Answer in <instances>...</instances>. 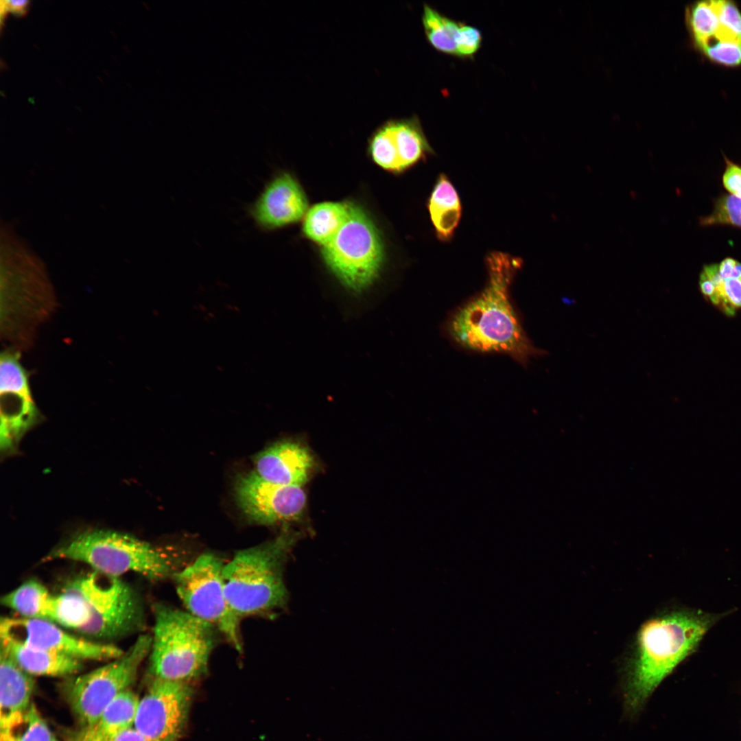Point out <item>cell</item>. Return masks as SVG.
Returning <instances> with one entry per match:
<instances>
[{"label":"cell","instance_id":"cell-30","mask_svg":"<svg viewBox=\"0 0 741 741\" xmlns=\"http://www.w3.org/2000/svg\"><path fill=\"white\" fill-rule=\"evenodd\" d=\"M711 301L720 305L725 313L733 314L736 309L741 307V278L723 280Z\"/></svg>","mask_w":741,"mask_h":741},{"label":"cell","instance_id":"cell-18","mask_svg":"<svg viewBox=\"0 0 741 741\" xmlns=\"http://www.w3.org/2000/svg\"><path fill=\"white\" fill-rule=\"evenodd\" d=\"M139 699L130 689L123 692L94 724L71 732L67 741H104L133 727Z\"/></svg>","mask_w":741,"mask_h":741},{"label":"cell","instance_id":"cell-14","mask_svg":"<svg viewBox=\"0 0 741 741\" xmlns=\"http://www.w3.org/2000/svg\"><path fill=\"white\" fill-rule=\"evenodd\" d=\"M308 209L299 182L290 173L281 172L265 185L246 210L257 229L272 231L299 222Z\"/></svg>","mask_w":741,"mask_h":741},{"label":"cell","instance_id":"cell-29","mask_svg":"<svg viewBox=\"0 0 741 741\" xmlns=\"http://www.w3.org/2000/svg\"><path fill=\"white\" fill-rule=\"evenodd\" d=\"M696 49L718 65L730 68L741 67V43L714 38Z\"/></svg>","mask_w":741,"mask_h":741},{"label":"cell","instance_id":"cell-12","mask_svg":"<svg viewBox=\"0 0 741 741\" xmlns=\"http://www.w3.org/2000/svg\"><path fill=\"white\" fill-rule=\"evenodd\" d=\"M235 491L244 513L260 524L298 520L306 507L307 497L302 486L271 483L255 471L237 478Z\"/></svg>","mask_w":741,"mask_h":741},{"label":"cell","instance_id":"cell-28","mask_svg":"<svg viewBox=\"0 0 741 741\" xmlns=\"http://www.w3.org/2000/svg\"><path fill=\"white\" fill-rule=\"evenodd\" d=\"M703 226L731 225L741 228V198L724 194L716 200L713 211L700 219Z\"/></svg>","mask_w":741,"mask_h":741},{"label":"cell","instance_id":"cell-2","mask_svg":"<svg viewBox=\"0 0 741 741\" xmlns=\"http://www.w3.org/2000/svg\"><path fill=\"white\" fill-rule=\"evenodd\" d=\"M719 616L677 610L654 616L639 627L626 664L624 698L635 714L660 683L696 648Z\"/></svg>","mask_w":741,"mask_h":741},{"label":"cell","instance_id":"cell-15","mask_svg":"<svg viewBox=\"0 0 741 741\" xmlns=\"http://www.w3.org/2000/svg\"><path fill=\"white\" fill-rule=\"evenodd\" d=\"M255 464L258 475L269 482L302 486L309 479L314 459L305 446L283 440L260 452Z\"/></svg>","mask_w":741,"mask_h":741},{"label":"cell","instance_id":"cell-10","mask_svg":"<svg viewBox=\"0 0 741 741\" xmlns=\"http://www.w3.org/2000/svg\"><path fill=\"white\" fill-rule=\"evenodd\" d=\"M193 693L191 683L154 679L139 699L134 727L146 741H179Z\"/></svg>","mask_w":741,"mask_h":741},{"label":"cell","instance_id":"cell-6","mask_svg":"<svg viewBox=\"0 0 741 741\" xmlns=\"http://www.w3.org/2000/svg\"><path fill=\"white\" fill-rule=\"evenodd\" d=\"M320 249L330 272L353 295L363 294L379 278L384 261L383 241L357 204L349 202L345 220Z\"/></svg>","mask_w":741,"mask_h":741},{"label":"cell","instance_id":"cell-24","mask_svg":"<svg viewBox=\"0 0 741 741\" xmlns=\"http://www.w3.org/2000/svg\"><path fill=\"white\" fill-rule=\"evenodd\" d=\"M0 741H60L32 703L14 723L0 727Z\"/></svg>","mask_w":741,"mask_h":741},{"label":"cell","instance_id":"cell-34","mask_svg":"<svg viewBox=\"0 0 741 741\" xmlns=\"http://www.w3.org/2000/svg\"><path fill=\"white\" fill-rule=\"evenodd\" d=\"M104 741H146V740L133 727Z\"/></svg>","mask_w":741,"mask_h":741},{"label":"cell","instance_id":"cell-26","mask_svg":"<svg viewBox=\"0 0 741 741\" xmlns=\"http://www.w3.org/2000/svg\"><path fill=\"white\" fill-rule=\"evenodd\" d=\"M89 619V611L79 597L65 590L54 596L51 622L78 632Z\"/></svg>","mask_w":741,"mask_h":741},{"label":"cell","instance_id":"cell-13","mask_svg":"<svg viewBox=\"0 0 741 741\" xmlns=\"http://www.w3.org/2000/svg\"><path fill=\"white\" fill-rule=\"evenodd\" d=\"M416 117L389 119L368 140V153L382 169L400 173L432 153Z\"/></svg>","mask_w":741,"mask_h":741},{"label":"cell","instance_id":"cell-19","mask_svg":"<svg viewBox=\"0 0 741 741\" xmlns=\"http://www.w3.org/2000/svg\"><path fill=\"white\" fill-rule=\"evenodd\" d=\"M1 649L32 676L67 677L82 668L80 659L16 643L1 641Z\"/></svg>","mask_w":741,"mask_h":741},{"label":"cell","instance_id":"cell-23","mask_svg":"<svg viewBox=\"0 0 741 741\" xmlns=\"http://www.w3.org/2000/svg\"><path fill=\"white\" fill-rule=\"evenodd\" d=\"M685 19L693 47L707 44L715 36L719 27L716 0L696 1L688 5Z\"/></svg>","mask_w":741,"mask_h":741},{"label":"cell","instance_id":"cell-7","mask_svg":"<svg viewBox=\"0 0 741 741\" xmlns=\"http://www.w3.org/2000/svg\"><path fill=\"white\" fill-rule=\"evenodd\" d=\"M63 590L79 597L89 615L78 633L89 638L110 640L141 630L143 604L137 593L120 577L96 571L79 576Z\"/></svg>","mask_w":741,"mask_h":741},{"label":"cell","instance_id":"cell-9","mask_svg":"<svg viewBox=\"0 0 741 741\" xmlns=\"http://www.w3.org/2000/svg\"><path fill=\"white\" fill-rule=\"evenodd\" d=\"M151 644V636L141 635L119 657L64 684V696L80 727L94 724L119 694L130 689Z\"/></svg>","mask_w":741,"mask_h":741},{"label":"cell","instance_id":"cell-35","mask_svg":"<svg viewBox=\"0 0 741 741\" xmlns=\"http://www.w3.org/2000/svg\"><path fill=\"white\" fill-rule=\"evenodd\" d=\"M699 285L703 295L711 300L715 294L716 289L712 282L703 272L700 275Z\"/></svg>","mask_w":741,"mask_h":741},{"label":"cell","instance_id":"cell-11","mask_svg":"<svg viewBox=\"0 0 741 741\" xmlns=\"http://www.w3.org/2000/svg\"><path fill=\"white\" fill-rule=\"evenodd\" d=\"M0 635L1 641L54 652L81 661L114 659L124 652L112 644L73 636L64 631L56 623L45 620L1 618Z\"/></svg>","mask_w":741,"mask_h":741},{"label":"cell","instance_id":"cell-32","mask_svg":"<svg viewBox=\"0 0 741 741\" xmlns=\"http://www.w3.org/2000/svg\"><path fill=\"white\" fill-rule=\"evenodd\" d=\"M726 167L722 175L725 188L731 196L741 198V166L725 158Z\"/></svg>","mask_w":741,"mask_h":741},{"label":"cell","instance_id":"cell-33","mask_svg":"<svg viewBox=\"0 0 741 741\" xmlns=\"http://www.w3.org/2000/svg\"><path fill=\"white\" fill-rule=\"evenodd\" d=\"M1 23L3 22V18L8 13L12 12L19 16H24L29 7V1L26 0H5L1 1Z\"/></svg>","mask_w":741,"mask_h":741},{"label":"cell","instance_id":"cell-21","mask_svg":"<svg viewBox=\"0 0 741 741\" xmlns=\"http://www.w3.org/2000/svg\"><path fill=\"white\" fill-rule=\"evenodd\" d=\"M54 600V596L32 579L3 596L1 603L22 618L51 621Z\"/></svg>","mask_w":741,"mask_h":741},{"label":"cell","instance_id":"cell-3","mask_svg":"<svg viewBox=\"0 0 741 741\" xmlns=\"http://www.w3.org/2000/svg\"><path fill=\"white\" fill-rule=\"evenodd\" d=\"M301 537L285 530L266 543L237 551L224 564L223 578L228 602L240 619L273 615L287 604L283 572L292 549Z\"/></svg>","mask_w":741,"mask_h":741},{"label":"cell","instance_id":"cell-22","mask_svg":"<svg viewBox=\"0 0 741 741\" xmlns=\"http://www.w3.org/2000/svg\"><path fill=\"white\" fill-rule=\"evenodd\" d=\"M349 202H322L309 208L303 218L304 235L319 247L323 246L345 220Z\"/></svg>","mask_w":741,"mask_h":741},{"label":"cell","instance_id":"cell-5","mask_svg":"<svg viewBox=\"0 0 741 741\" xmlns=\"http://www.w3.org/2000/svg\"><path fill=\"white\" fill-rule=\"evenodd\" d=\"M150 672L154 679L191 683L204 675L217 641L213 626L188 611L153 607Z\"/></svg>","mask_w":741,"mask_h":741},{"label":"cell","instance_id":"cell-8","mask_svg":"<svg viewBox=\"0 0 741 741\" xmlns=\"http://www.w3.org/2000/svg\"><path fill=\"white\" fill-rule=\"evenodd\" d=\"M224 567L218 556L204 553L178 571L173 579L176 592L187 611L213 626L241 652V619L226 597Z\"/></svg>","mask_w":741,"mask_h":741},{"label":"cell","instance_id":"cell-27","mask_svg":"<svg viewBox=\"0 0 741 741\" xmlns=\"http://www.w3.org/2000/svg\"><path fill=\"white\" fill-rule=\"evenodd\" d=\"M719 27L716 39L741 43V12L733 1L716 0Z\"/></svg>","mask_w":741,"mask_h":741},{"label":"cell","instance_id":"cell-4","mask_svg":"<svg viewBox=\"0 0 741 741\" xmlns=\"http://www.w3.org/2000/svg\"><path fill=\"white\" fill-rule=\"evenodd\" d=\"M47 559L80 561L94 571L117 577L134 572L152 580L173 578L180 569L162 549L130 534L102 528L75 532Z\"/></svg>","mask_w":741,"mask_h":741},{"label":"cell","instance_id":"cell-31","mask_svg":"<svg viewBox=\"0 0 741 741\" xmlns=\"http://www.w3.org/2000/svg\"><path fill=\"white\" fill-rule=\"evenodd\" d=\"M482 34L475 27L461 23L456 38V56L468 57L474 55L482 43Z\"/></svg>","mask_w":741,"mask_h":741},{"label":"cell","instance_id":"cell-1","mask_svg":"<svg viewBox=\"0 0 741 741\" xmlns=\"http://www.w3.org/2000/svg\"><path fill=\"white\" fill-rule=\"evenodd\" d=\"M489 279L484 289L456 310L447 325L451 338L475 352L499 353L526 364L544 354L524 330L511 305L508 288L521 260L504 252L486 259Z\"/></svg>","mask_w":741,"mask_h":741},{"label":"cell","instance_id":"cell-17","mask_svg":"<svg viewBox=\"0 0 741 741\" xmlns=\"http://www.w3.org/2000/svg\"><path fill=\"white\" fill-rule=\"evenodd\" d=\"M32 676L4 650L0 656V727L18 720L31 705Z\"/></svg>","mask_w":741,"mask_h":741},{"label":"cell","instance_id":"cell-16","mask_svg":"<svg viewBox=\"0 0 741 741\" xmlns=\"http://www.w3.org/2000/svg\"><path fill=\"white\" fill-rule=\"evenodd\" d=\"M0 446L3 456L15 454L23 436L40 420L31 388L0 392Z\"/></svg>","mask_w":741,"mask_h":741},{"label":"cell","instance_id":"cell-25","mask_svg":"<svg viewBox=\"0 0 741 741\" xmlns=\"http://www.w3.org/2000/svg\"><path fill=\"white\" fill-rule=\"evenodd\" d=\"M422 22L426 37L434 48L456 56V38L461 23L456 22L425 5Z\"/></svg>","mask_w":741,"mask_h":741},{"label":"cell","instance_id":"cell-20","mask_svg":"<svg viewBox=\"0 0 741 741\" xmlns=\"http://www.w3.org/2000/svg\"><path fill=\"white\" fill-rule=\"evenodd\" d=\"M428 210L437 235L449 239L461 217L458 194L445 174H440L428 201Z\"/></svg>","mask_w":741,"mask_h":741}]
</instances>
